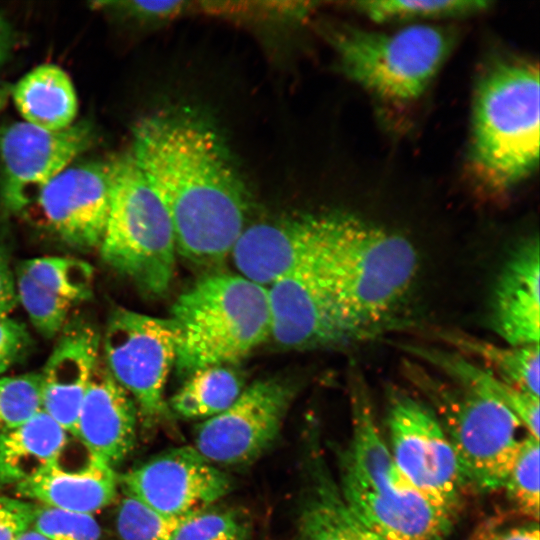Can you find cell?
Wrapping results in <instances>:
<instances>
[{"label": "cell", "instance_id": "cell-13", "mask_svg": "<svg viewBox=\"0 0 540 540\" xmlns=\"http://www.w3.org/2000/svg\"><path fill=\"white\" fill-rule=\"evenodd\" d=\"M111 201L110 161L70 164L21 212L62 244L81 251L102 242Z\"/></svg>", "mask_w": 540, "mask_h": 540}, {"label": "cell", "instance_id": "cell-18", "mask_svg": "<svg viewBox=\"0 0 540 540\" xmlns=\"http://www.w3.org/2000/svg\"><path fill=\"white\" fill-rule=\"evenodd\" d=\"M540 248L538 236L521 241L496 279L489 311L492 330L507 344H539Z\"/></svg>", "mask_w": 540, "mask_h": 540}, {"label": "cell", "instance_id": "cell-30", "mask_svg": "<svg viewBox=\"0 0 540 540\" xmlns=\"http://www.w3.org/2000/svg\"><path fill=\"white\" fill-rule=\"evenodd\" d=\"M539 449V439L528 434L503 487L516 512L536 522L540 512Z\"/></svg>", "mask_w": 540, "mask_h": 540}, {"label": "cell", "instance_id": "cell-1", "mask_svg": "<svg viewBox=\"0 0 540 540\" xmlns=\"http://www.w3.org/2000/svg\"><path fill=\"white\" fill-rule=\"evenodd\" d=\"M131 154L169 213L177 255L223 263L246 228L248 194L217 131L189 112H157L134 126Z\"/></svg>", "mask_w": 540, "mask_h": 540}, {"label": "cell", "instance_id": "cell-6", "mask_svg": "<svg viewBox=\"0 0 540 540\" xmlns=\"http://www.w3.org/2000/svg\"><path fill=\"white\" fill-rule=\"evenodd\" d=\"M408 381L427 400L456 454L466 488L503 489L525 437L521 421L501 403L416 361L404 360Z\"/></svg>", "mask_w": 540, "mask_h": 540}, {"label": "cell", "instance_id": "cell-34", "mask_svg": "<svg viewBox=\"0 0 540 540\" xmlns=\"http://www.w3.org/2000/svg\"><path fill=\"white\" fill-rule=\"evenodd\" d=\"M32 527L48 540H102V531L90 514L37 504Z\"/></svg>", "mask_w": 540, "mask_h": 540}, {"label": "cell", "instance_id": "cell-3", "mask_svg": "<svg viewBox=\"0 0 540 540\" xmlns=\"http://www.w3.org/2000/svg\"><path fill=\"white\" fill-rule=\"evenodd\" d=\"M539 67L503 59L481 76L474 97L470 162L484 188L503 193L539 161Z\"/></svg>", "mask_w": 540, "mask_h": 540}, {"label": "cell", "instance_id": "cell-40", "mask_svg": "<svg viewBox=\"0 0 540 540\" xmlns=\"http://www.w3.org/2000/svg\"><path fill=\"white\" fill-rule=\"evenodd\" d=\"M15 45V34L10 23L0 15V66L11 56Z\"/></svg>", "mask_w": 540, "mask_h": 540}, {"label": "cell", "instance_id": "cell-21", "mask_svg": "<svg viewBox=\"0 0 540 540\" xmlns=\"http://www.w3.org/2000/svg\"><path fill=\"white\" fill-rule=\"evenodd\" d=\"M403 349L451 381L501 403L521 421L530 435L539 439V397L507 383L452 349L416 344L403 345Z\"/></svg>", "mask_w": 540, "mask_h": 540}, {"label": "cell", "instance_id": "cell-25", "mask_svg": "<svg viewBox=\"0 0 540 540\" xmlns=\"http://www.w3.org/2000/svg\"><path fill=\"white\" fill-rule=\"evenodd\" d=\"M439 337L454 351L481 360L484 368L518 389L539 397V344L498 345L484 339L444 330Z\"/></svg>", "mask_w": 540, "mask_h": 540}, {"label": "cell", "instance_id": "cell-23", "mask_svg": "<svg viewBox=\"0 0 540 540\" xmlns=\"http://www.w3.org/2000/svg\"><path fill=\"white\" fill-rule=\"evenodd\" d=\"M68 435L43 410L24 424L0 432V488L16 486L58 460Z\"/></svg>", "mask_w": 540, "mask_h": 540}, {"label": "cell", "instance_id": "cell-37", "mask_svg": "<svg viewBox=\"0 0 540 540\" xmlns=\"http://www.w3.org/2000/svg\"><path fill=\"white\" fill-rule=\"evenodd\" d=\"M36 507L22 498L0 496V540H17L31 528Z\"/></svg>", "mask_w": 540, "mask_h": 540}, {"label": "cell", "instance_id": "cell-20", "mask_svg": "<svg viewBox=\"0 0 540 540\" xmlns=\"http://www.w3.org/2000/svg\"><path fill=\"white\" fill-rule=\"evenodd\" d=\"M118 482L114 468L89 454L75 470L64 468L58 459L15 488L18 496L33 503L93 515L113 501Z\"/></svg>", "mask_w": 540, "mask_h": 540}, {"label": "cell", "instance_id": "cell-38", "mask_svg": "<svg viewBox=\"0 0 540 540\" xmlns=\"http://www.w3.org/2000/svg\"><path fill=\"white\" fill-rule=\"evenodd\" d=\"M472 540H540L539 525L531 520L509 527L491 522L478 528Z\"/></svg>", "mask_w": 540, "mask_h": 540}, {"label": "cell", "instance_id": "cell-27", "mask_svg": "<svg viewBox=\"0 0 540 540\" xmlns=\"http://www.w3.org/2000/svg\"><path fill=\"white\" fill-rule=\"evenodd\" d=\"M490 4L485 0H372L353 3L356 11L375 22L462 17L484 11Z\"/></svg>", "mask_w": 540, "mask_h": 540}, {"label": "cell", "instance_id": "cell-5", "mask_svg": "<svg viewBox=\"0 0 540 540\" xmlns=\"http://www.w3.org/2000/svg\"><path fill=\"white\" fill-rule=\"evenodd\" d=\"M170 318L183 379L204 367L235 365L270 338L267 288L240 274L202 277L178 296Z\"/></svg>", "mask_w": 540, "mask_h": 540}, {"label": "cell", "instance_id": "cell-39", "mask_svg": "<svg viewBox=\"0 0 540 540\" xmlns=\"http://www.w3.org/2000/svg\"><path fill=\"white\" fill-rule=\"evenodd\" d=\"M17 304L15 271L7 248L0 244V318L9 317Z\"/></svg>", "mask_w": 540, "mask_h": 540}, {"label": "cell", "instance_id": "cell-16", "mask_svg": "<svg viewBox=\"0 0 540 540\" xmlns=\"http://www.w3.org/2000/svg\"><path fill=\"white\" fill-rule=\"evenodd\" d=\"M118 481L126 495L177 518L208 508L232 487L226 473L190 446L164 451Z\"/></svg>", "mask_w": 540, "mask_h": 540}, {"label": "cell", "instance_id": "cell-35", "mask_svg": "<svg viewBox=\"0 0 540 540\" xmlns=\"http://www.w3.org/2000/svg\"><path fill=\"white\" fill-rule=\"evenodd\" d=\"M186 5L184 1H95L90 3V8L138 21L157 22L179 15Z\"/></svg>", "mask_w": 540, "mask_h": 540}, {"label": "cell", "instance_id": "cell-32", "mask_svg": "<svg viewBox=\"0 0 540 540\" xmlns=\"http://www.w3.org/2000/svg\"><path fill=\"white\" fill-rule=\"evenodd\" d=\"M183 518L162 514L126 495L117 511L116 529L121 540H172Z\"/></svg>", "mask_w": 540, "mask_h": 540}, {"label": "cell", "instance_id": "cell-17", "mask_svg": "<svg viewBox=\"0 0 540 540\" xmlns=\"http://www.w3.org/2000/svg\"><path fill=\"white\" fill-rule=\"evenodd\" d=\"M100 344L92 323L68 321L41 372L42 410L74 437L83 398L101 357Z\"/></svg>", "mask_w": 540, "mask_h": 540}, {"label": "cell", "instance_id": "cell-9", "mask_svg": "<svg viewBox=\"0 0 540 540\" xmlns=\"http://www.w3.org/2000/svg\"><path fill=\"white\" fill-rule=\"evenodd\" d=\"M177 340L178 330L170 317H155L122 307L108 317L102 359L147 423L168 416L164 392L175 367Z\"/></svg>", "mask_w": 540, "mask_h": 540}, {"label": "cell", "instance_id": "cell-8", "mask_svg": "<svg viewBox=\"0 0 540 540\" xmlns=\"http://www.w3.org/2000/svg\"><path fill=\"white\" fill-rule=\"evenodd\" d=\"M330 41L349 79L383 100L405 103L424 93L455 38L443 27L417 24L394 32L341 27Z\"/></svg>", "mask_w": 540, "mask_h": 540}, {"label": "cell", "instance_id": "cell-22", "mask_svg": "<svg viewBox=\"0 0 540 540\" xmlns=\"http://www.w3.org/2000/svg\"><path fill=\"white\" fill-rule=\"evenodd\" d=\"M309 461L310 486L299 519V540H382L350 510L317 442Z\"/></svg>", "mask_w": 540, "mask_h": 540}, {"label": "cell", "instance_id": "cell-31", "mask_svg": "<svg viewBox=\"0 0 540 540\" xmlns=\"http://www.w3.org/2000/svg\"><path fill=\"white\" fill-rule=\"evenodd\" d=\"M41 373L0 377V432L16 428L42 410Z\"/></svg>", "mask_w": 540, "mask_h": 540}, {"label": "cell", "instance_id": "cell-11", "mask_svg": "<svg viewBox=\"0 0 540 540\" xmlns=\"http://www.w3.org/2000/svg\"><path fill=\"white\" fill-rule=\"evenodd\" d=\"M322 262L300 268L266 287L270 338L278 345L310 349L373 336L343 315L324 275Z\"/></svg>", "mask_w": 540, "mask_h": 540}, {"label": "cell", "instance_id": "cell-10", "mask_svg": "<svg viewBox=\"0 0 540 540\" xmlns=\"http://www.w3.org/2000/svg\"><path fill=\"white\" fill-rule=\"evenodd\" d=\"M386 400L388 447L396 465L455 520L467 488L442 425L426 402L400 388H390Z\"/></svg>", "mask_w": 540, "mask_h": 540}, {"label": "cell", "instance_id": "cell-4", "mask_svg": "<svg viewBox=\"0 0 540 540\" xmlns=\"http://www.w3.org/2000/svg\"><path fill=\"white\" fill-rule=\"evenodd\" d=\"M322 269L343 315L375 335L410 292L418 257L406 237L355 215L335 213Z\"/></svg>", "mask_w": 540, "mask_h": 540}, {"label": "cell", "instance_id": "cell-12", "mask_svg": "<svg viewBox=\"0 0 540 540\" xmlns=\"http://www.w3.org/2000/svg\"><path fill=\"white\" fill-rule=\"evenodd\" d=\"M293 394L278 379L253 382L229 408L197 426L194 448L214 465L253 463L276 441Z\"/></svg>", "mask_w": 540, "mask_h": 540}, {"label": "cell", "instance_id": "cell-33", "mask_svg": "<svg viewBox=\"0 0 540 540\" xmlns=\"http://www.w3.org/2000/svg\"><path fill=\"white\" fill-rule=\"evenodd\" d=\"M172 540H249V526L234 510L206 508L185 516Z\"/></svg>", "mask_w": 540, "mask_h": 540}, {"label": "cell", "instance_id": "cell-15", "mask_svg": "<svg viewBox=\"0 0 540 540\" xmlns=\"http://www.w3.org/2000/svg\"><path fill=\"white\" fill-rule=\"evenodd\" d=\"M334 215L299 214L246 226L230 255L239 274L268 287L322 262L332 239Z\"/></svg>", "mask_w": 540, "mask_h": 540}, {"label": "cell", "instance_id": "cell-24", "mask_svg": "<svg viewBox=\"0 0 540 540\" xmlns=\"http://www.w3.org/2000/svg\"><path fill=\"white\" fill-rule=\"evenodd\" d=\"M12 97L25 122L49 131L71 126L78 111L71 78L54 64H41L27 72L14 85Z\"/></svg>", "mask_w": 540, "mask_h": 540}, {"label": "cell", "instance_id": "cell-41", "mask_svg": "<svg viewBox=\"0 0 540 540\" xmlns=\"http://www.w3.org/2000/svg\"><path fill=\"white\" fill-rule=\"evenodd\" d=\"M17 540H48L33 527L26 530Z\"/></svg>", "mask_w": 540, "mask_h": 540}, {"label": "cell", "instance_id": "cell-28", "mask_svg": "<svg viewBox=\"0 0 540 540\" xmlns=\"http://www.w3.org/2000/svg\"><path fill=\"white\" fill-rule=\"evenodd\" d=\"M18 266L40 285L72 303L92 295L94 269L81 259L44 256L26 259Z\"/></svg>", "mask_w": 540, "mask_h": 540}, {"label": "cell", "instance_id": "cell-7", "mask_svg": "<svg viewBox=\"0 0 540 540\" xmlns=\"http://www.w3.org/2000/svg\"><path fill=\"white\" fill-rule=\"evenodd\" d=\"M110 182L101 259L142 294L161 296L174 278L177 257L169 213L131 152L110 160Z\"/></svg>", "mask_w": 540, "mask_h": 540}, {"label": "cell", "instance_id": "cell-14", "mask_svg": "<svg viewBox=\"0 0 540 540\" xmlns=\"http://www.w3.org/2000/svg\"><path fill=\"white\" fill-rule=\"evenodd\" d=\"M95 140L94 126L84 120L58 131L27 122L0 125V198L5 210L21 214L38 190L87 151Z\"/></svg>", "mask_w": 540, "mask_h": 540}, {"label": "cell", "instance_id": "cell-29", "mask_svg": "<svg viewBox=\"0 0 540 540\" xmlns=\"http://www.w3.org/2000/svg\"><path fill=\"white\" fill-rule=\"evenodd\" d=\"M15 281L18 302L34 328L46 339L58 336L68 322L73 303L40 285L18 265Z\"/></svg>", "mask_w": 540, "mask_h": 540}, {"label": "cell", "instance_id": "cell-36", "mask_svg": "<svg viewBox=\"0 0 540 540\" xmlns=\"http://www.w3.org/2000/svg\"><path fill=\"white\" fill-rule=\"evenodd\" d=\"M30 346L25 324L10 316L0 318V377L26 355Z\"/></svg>", "mask_w": 540, "mask_h": 540}, {"label": "cell", "instance_id": "cell-2", "mask_svg": "<svg viewBox=\"0 0 540 540\" xmlns=\"http://www.w3.org/2000/svg\"><path fill=\"white\" fill-rule=\"evenodd\" d=\"M351 437L338 453L340 493L382 540H445L454 519L423 495L396 465L358 368L349 381Z\"/></svg>", "mask_w": 540, "mask_h": 540}, {"label": "cell", "instance_id": "cell-19", "mask_svg": "<svg viewBox=\"0 0 540 540\" xmlns=\"http://www.w3.org/2000/svg\"><path fill=\"white\" fill-rule=\"evenodd\" d=\"M138 411L100 357L78 414L75 438L90 455L112 468L132 451Z\"/></svg>", "mask_w": 540, "mask_h": 540}, {"label": "cell", "instance_id": "cell-26", "mask_svg": "<svg viewBox=\"0 0 540 540\" xmlns=\"http://www.w3.org/2000/svg\"><path fill=\"white\" fill-rule=\"evenodd\" d=\"M244 388L234 365L208 366L186 377L167 404L181 418L206 420L229 408Z\"/></svg>", "mask_w": 540, "mask_h": 540}]
</instances>
